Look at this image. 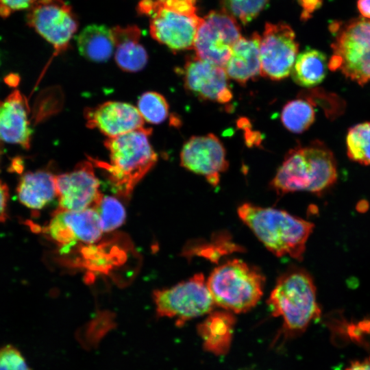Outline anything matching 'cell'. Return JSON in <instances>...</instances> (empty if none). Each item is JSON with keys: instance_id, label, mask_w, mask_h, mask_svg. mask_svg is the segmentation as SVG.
I'll use <instances>...</instances> for the list:
<instances>
[{"instance_id": "5b68a950", "label": "cell", "mask_w": 370, "mask_h": 370, "mask_svg": "<svg viewBox=\"0 0 370 370\" xmlns=\"http://www.w3.org/2000/svg\"><path fill=\"white\" fill-rule=\"evenodd\" d=\"M196 0H140L137 10L149 18L151 37L173 52L193 49L202 21Z\"/></svg>"}, {"instance_id": "5bb4252c", "label": "cell", "mask_w": 370, "mask_h": 370, "mask_svg": "<svg viewBox=\"0 0 370 370\" xmlns=\"http://www.w3.org/2000/svg\"><path fill=\"white\" fill-rule=\"evenodd\" d=\"M186 90L199 99L219 103L230 102L233 94L224 67L197 56L189 57L182 71Z\"/></svg>"}, {"instance_id": "7c38bea8", "label": "cell", "mask_w": 370, "mask_h": 370, "mask_svg": "<svg viewBox=\"0 0 370 370\" xmlns=\"http://www.w3.org/2000/svg\"><path fill=\"white\" fill-rule=\"evenodd\" d=\"M55 179L59 199L55 212L96 209L103 196L90 161L81 162L73 171L56 175Z\"/></svg>"}, {"instance_id": "6da1fadb", "label": "cell", "mask_w": 370, "mask_h": 370, "mask_svg": "<svg viewBox=\"0 0 370 370\" xmlns=\"http://www.w3.org/2000/svg\"><path fill=\"white\" fill-rule=\"evenodd\" d=\"M337 180L332 151L322 142L297 145L289 150L272 179L271 188L278 195L308 191L320 195Z\"/></svg>"}, {"instance_id": "7a4b0ae2", "label": "cell", "mask_w": 370, "mask_h": 370, "mask_svg": "<svg viewBox=\"0 0 370 370\" xmlns=\"http://www.w3.org/2000/svg\"><path fill=\"white\" fill-rule=\"evenodd\" d=\"M151 134V128L144 127L107 138L104 146L109 151V162L88 158L107 173L114 192L123 197L129 198L137 184L158 161V155L149 143Z\"/></svg>"}, {"instance_id": "1f68e13d", "label": "cell", "mask_w": 370, "mask_h": 370, "mask_svg": "<svg viewBox=\"0 0 370 370\" xmlns=\"http://www.w3.org/2000/svg\"><path fill=\"white\" fill-rule=\"evenodd\" d=\"M297 1L302 8L301 18L304 20L309 18L322 3V0H297Z\"/></svg>"}, {"instance_id": "83f0119b", "label": "cell", "mask_w": 370, "mask_h": 370, "mask_svg": "<svg viewBox=\"0 0 370 370\" xmlns=\"http://www.w3.org/2000/svg\"><path fill=\"white\" fill-rule=\"evenodd\" d=\"M223 10L243 24L255 18L267 6L269 0H223Z\"/></svg>"}, {"instance_id": "f546056e", "label": "cell", "mask_w": 370, "mask_h": 370, "mask_svg": "<svg viewBox=\"0 0 370 370\" xmlns=\"http://www.w3.org/2000/svg\"><path fill=\"white\" fill-rule=\"evenodd\" d=\"M37 0H0V16L7 18L15 12L29 9Z\"/></svg>"}, {"instance_id": "f1b7e54d", "label": "cell", "mask_w": 370, "mask_h": 370, "mask_svg": "<svg viewBox=\"0 0 370 370\" xmlns=\"http://www.w3.org/2000/svg\"><path fill=\"white\" fill-rule=\"evenodd\" d=\"M0 370H32L18 349L11 345L0 348Z\"/></svg>"}, {"instance_id": "836d02e7", "label": "cell", "mask_w": 370, "mask_h": 370, "mask_svg": "<svg viewBox=\"0 0 370 370\" xmlns=\"http://www.w3.org/2000/svg\"><path fill=\"white\" fill-rule=\"evenodd\" d=\"M345 370H370V361L354 362Z\"/></svg>"}, {"instance_id": "ffe728a7", "label": "cell", "mask_w": 370, "mask_h": 370, "mask_svg": "<svg viewBox=\"0 0 370 370\" xmlns=\"http://www.w3.org/2000/svg\"><path fill=\"white\" fill-rule=\"evenodd\" d=\"M55 177L44 170L23 174L16 187L19 201L33 210L43 208L57 196Z\"/></svg>"}, {"instance_id": "30bf717a", "label": "cell", "mask_w": 370, "mask_h": 370, "mask_svg": "<svg viewBox=\"0 0 370 370\" xmlns=\"http://www.w3.org/2000/svg\"><path fill=\"white\" fill-rule=\"evenodd\" d=\"M26 18L27 24L53 47V56L67 49L78 27L71 7L64 0H37Z\"/></svg>"}, {"instance_id": "e0dca14e", "label": "cell", "mask_w": 370, "mask_h": 370, "mask_svg": "<svg viewBox=\"0 0 370 370\" xmlns=\"http://www.w3.org/2000/svg\"><path fill=\"white\" fill-rule=\"evenodd\" d=\"M27 112V102L17 90L0 100V140L30 148L32 131Z\"/></svg>"}, {"instance_id": "4dcf8cb0", "label": "cell", "mask_w": 370, "mask_h": 370, "mask_svg": "<svg viewBox=\"0 0 370 370\" xmlns=\"http://www.w3.org/2000/svg\"><path fill=\"white\" fill-rule=\"evenodd\" d=\"M9 189L7 184L0 180V222H5L8 219V203Z\"/></svg>"}, {"instance_id": "ba28073f", "label": "cell", "mask_w": 370, "mask_h": 370, "mask_svg": "<svg viewBox=\"0 0 370 370\" xmlns=\"http://www.w3.org/2000/svg\"><path fill=\"white\" fill-rule=\"evenodd\" d=\"M152 296L157 315L174 319L177 326L210 313L215 306L201 273L172 287L155 290Z\"/></svg>"}, {"instance_id": "4316f807", "label": "cell", "mask_w": 370, "mask_h": 370, "mask_svg": "<svg viewBox=\"0 0 370 370\" xmlns=\"http://www.w3.org/2000/svg\"><path fill=\"white\" fill-rule=\"evenodd\" d=\"M96 209L99 215L103 232L115 230L125 221V210L123 204L114 197L103 196Z\"/></svg>"}, {"instance_id": "d6986e66", "label": "cell", "mask_w": 370, "mask_h": 370, "mask_svg": "<svg viewBox=\"0 0 370 370\" xmlns=\"http://www.w3.org/2000/svg\"><path fill=\"white\" fill-rule=\"evenodd\" d=\"M114 41V59L124 71L135 73L143 69L148 54L140 43V29L136 25L116 26L112 28Z\"/></svg>"}, {"instance_id": "277c9868", "label": "cell", "mask_w": 370, "mask_h": 370, "mask_svg": "<svg viewBox=\"0 0 370 370\" xmlns=\"http://www.w3.org/2000/svg\"><path fill=\"white\" fill-rule=\"evenodd\" d=\"M267 304L273 316L283 319L287 335L304 332L321 316L312 278L301 268L291 267L278 277Z\"/></svg>"}, {"instance_id": "d4e9b609", "label": "cell", "mask_w": 370, "mask_h": 370, "mask_svg": "<svg viewBox=\"0 0 370 370\" xmlns=\"http://www.w3.org/2000/svg\"><path fill=\"white\" fill-rule=\"evenodd\" d=\"M349 158L362 165H370V121L357 124L346 136Z\"/></svg>"}, {"instance_id": "9c48e42d", "label": "cell", "mask_w": 370, "mask_h": 370, "mask_svg": "<svg viewBox=\"0 0 370 370\" xmlns=\"http://www.w3.org/2000/svg\"><path fill=\"white\" fill-rule=\"evenodd\" d=\"M241 38V28L234 17L224 10L211 11L202 19L193 49L199 59L224 67Z\"/></svg>"}, {"instance_id": "8992f818", "label": "cell", "mask_w": 370, "mask_h": 370, "mask_svg": "<svg viewBox=\"0 0 370 370\" xmlns=\"http://www.w3.org/2000/svg\"><path fill=\"white\" fill-rule=\"evenodd\" d=\"M265 278L254 266L232 259L217 267L206 284L215 306L230 312H245L260 301Z\"/></svg>"}, {"instance_id": "603a6c76", "label": "cell", "mask_w": 370, "mask_h": 370, "mask_svg": "<svg viewBox=\"0 0 370 370\" xmlns=\"http://www.w3.org/2000/svg\"><path fill=\"white\" fill-rule=\"evenodd\" d=\"M328 68L327 57L323 52L307 48L297 55L291 75L297 84L310 88L323 82Z\"/></svg>"}, {"instance_id": "cb8c5ba5", "label": "cell", "mask_w": 370, "mask_h": 370, "mask_svg": "<svg viewBox=\"0 0 370 370\" xmlns=\"http://www.w3.org/2000/svg\"><path fill=\"white\" fill-rule=\"evenodd\" d=\"M315 120V111L308 99H297L287 102L281 112L283 125L290 132L300 134L307 130Z\"/></svg>"}, {"instance_id": "7402d4cb", "label": "cell", "mask_w": 370, "mask_h": 370, "mask_svg": "<svg viewBox=\"0 0 370 370\" xmlns=\"http://www.w3.org/2000/svg\"><path fill=\"white\" fill-rule=\"evenodd\" d=\"M79 53L93 62H107L114 52L112 29L103 25H90L76 38Z\"/></svg>"}, {"instance_id": "d6a6232c", "label": "cell", "mask_w": 370, "mask_h": 370, "mask_svg": "<svg viewBox=\"0 0 370 370\" xmlns=\"http://www.w3.org/2000/svg\"><path fill=\"white\" fill-rule=\"evenodd\" d=\"M357 6L361 15L370 19V0H358Z\"/></svg>"}, {"instance_id": "ac0fdd59", "label": "cell", "mask_w": 370, "mask_h": 370, "mask_svg": "<svg viewBox=\"0 0 370 370\" xmlns=\"http://www.w3.org/2000/svg\"><path fill=\"white\" fill-rule=\"evenodd\" d=\"M261 36L253 33L242 37L234 45L224 69L229 78L245 85L260 75V45Z\"/></svg>"}, {"instance_id": "e575fe53", "label": "cell", "mask_w": 370, "mask_h": 370, "mask_svg": "<svg viewBox=\"0 0 370 370\" xmlns=\"http://www.w3.org/2000/svg\"><path fill=\"white\" fill-rule=\"evenodd\" d=\"M1 153H2V151H0V156L1 155Z\"/></svg>"}, {"instance_id": "d590c367", "label": "cell", "mask_w": 370, "mask_h": 370, "mask_svg": "<svg viewBox=\"0 0 370 370\" xmlns=\"http://www.w3.org/2000/svg\"><path fill=\"white\" fill-rule=\"evenodd\" d=\"M369 360L370 361V358H369Z\"/></svg>"}, {"instance_id": "9a60e30c", "label": "cell", "mask_w": 370, "mask_h": 370, "mask_svg": "<svg viewBox=\"0 0 370 370\" xmlns=\"http://www.w3.org/2000/svg\"><path fill=\"white\" fill-rule=\"evenodd\" d=\"M46 231L53 240L63 246L77 242L95 243L103 232L95 208L54 212Z\"/></svg>"}, {"instance_id": "2e32d148", "label": "cell", "mask_w": 370, "mask_h": 370, "mask_svg": "<svg viewBox=\"0 0 370 370\" xmlns=\"http://www.w3.org/2000/svg\"><path fill=\"white\" fill-rule=\"evenodd\" d=\"M86 126L97 129L107 138L116 137L144 127L137 108L121 101H106L84 110Z\"/></svg>"}, {"instance_id": "484cf974", "label": "cell", "mask_w": 370, "mask_h": 370, "mask_svg": "<svg viewBox=\"0 0 370 370\" xmlns=\"http://www.w3.org/2000/svg\"><path fill=\"white\" fill-rule=\"evenodd\" d=\"M137 109L144 121L151 124H159L166 119L169 106L161 94L147 91L140 96Z\"/></svg>"}, {"instance_id": "44dd1931", "label": "cell", "mask_w": 370, "mask_h": 370, "mask_svg": "<svg viewBox=\"0 0 370 370\" xmlns=\"http://www.w3.org/2000/svg\"><path fill=\"white\" fill-rule=\"evenodd\" d=\"M234 323L232 313L227 310L209 313L198 326L204 348L217 355L225 354L230 348Z\"/></svg>"}, {"instance_id": "4fadbf2b", "label": "cell", "mask_w": 370, "mask_h": 370, "mask_svg": "<svg viewBox=\"0 0 370 370\" xmlns=\"http://www.w3.org/2000/svg\"><path fill=\"white\" fill-rule=\"evenodd\" d=\"M180 164L187 170L204 176L213 186L219 184L221 174L229 166L225 149L213 134L190 137L182 148Z\"/></svg>"}, {"instance_id": "52a82bcc", "label": "cell", "mask_w": 370, "mask_h": 370, "mask_svg": "<svg viewBox=\"0 0 370 370\" xmlns=\"http://www.w3.org/2000/svg\"><path fill=\"white\" fill-rule=\"evenodd\" d=\"M334 35L328 69L364 85L370 81V20L357 18L330 26Z\"/></svg>"}, {"instance_id": "3957f363", "label": "cell", "mask_w": 370, "mask_h": 370, "mask_svg": "<svg viewBox=\"0 0 370 370\" xmlns=\"http://www.w3.org/2000/svg\"><path fill=\"white\" fill-rule=\"evenodd\" d=\"M241 221L272 254L302 260L314 224L277 208L244 203L237 209Z\"/></svg>"}, {"instance_id": "8fae6325", "label": "cell", "mask_w": 370, "mask_h": 370, "mask_svg": "<svg viewBox=\"0 0 370 370\" xmlns=\"http://www.w3.org/2000/svg\"><path fill=\"white\" fill-rule=\"evenodd\" d=\"M298 50L295 32L288 25L266 23L260 45V75L275 81L286 78Z\"/></svg>"}]
</instances>
